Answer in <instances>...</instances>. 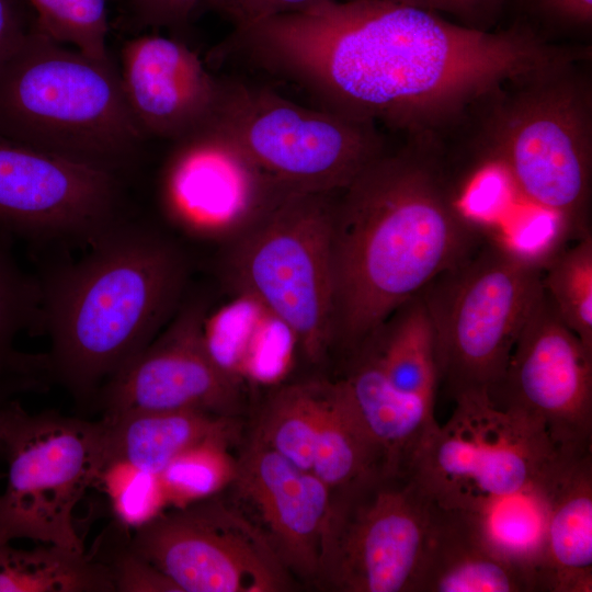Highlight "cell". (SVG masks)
<instances>
[{
    "label": "cell",
    "mask_w": 592,
    "mask_h": 592,
    "mask_svg": "<svg viewBox=\"0 0 592 592\" xmlns=\"http://www.w3.org/2000/svg\"><path fill=\"white\" fill-rule=\"evenodd\" d=\"M292 57L318 107L443 141L508 84L591 49L553 44L526 24L481 30L388 0H328L303 20Z\"/></svg>",
    "instance_id": "6da1fadb"
},
{
    "label": "cell",
    "mask_w": 592,
    "mask_h": 592,
    "mask_svg": "<svg viewBox=\"0 0 592 592\" xmlns=\"http://www.w3.org/2000/svg\"><path fill=\"white\" fill-rule=\"evenodd\" d=\"M462 214L443 144L409 137L339 192L333 350L349 356L403 303L481 242Z\"/></svg>",
    "instance_id": "7a4b0ae2"
},
{
    "label": "cell",
    "mask_w": 592,
    "mask_h": 592,
    "mask_svg": "<svg viewBox=\"0 0 592 592\" xmlns=\"http://www.w3.org/2000/svg\"><path fill=\"white\" fill-rule=\"evenodd\" d=\"M83 258L41 287L39 330L53 380L87 400L177 312L186 281L181 251L138 226L96 236Z\"/></svg>",
    "instance_id": "3957f363"
},
{
    "label": "cell",
    "mask_w": 592,
    "mask_h": 592,
    "mask_svg": "<svg viewBox=\"0 0 592 592\" xmlns=\"http://www.w3.org/2000/svg\"><path fill=\"white\" fill-rule=\"evenodd\" d=\"M585 60L513 82L487 98L448 137L471 168L496 170L516 206L556 216L571 237L590 232L592 81Z\"/></svg>",
    "instance_id": "277c9868"
},
{
    "label": "cell",
    "mask_w": 592,
    "mask_h": 592,
    "mask_svg": "<svg viewBox=\"0 0 592 592\" xmlns=\"http://www.w3.org/2000/svg\"><path fill=\"white\" fill-rule=\"evenodd\" d=\"M0 136L114 173L145 139L112 62L35 24L0 64Z\"/></svg>",
    "instance_id": "5b68a950"
},
{
    "label": "cell",
    "mask_w": 592,
    "mask_h": 592,
    "mask_svg": "<svg viewBox=\"0 0 592 592\" xmlns=\"http://www.w3.org/2000/svg\"><path fill=\"white\" fill-rule=\"evenodd\" d=\"M338 194H287L229 240L225 259L228 281L280 322L310 363L333 350Z\"/></svg>",
    "instance_id": "8992f818"
},
{
    "label": "cell",
    "mask_w": 592,
    "mask_h": 592,
    "mask_svg": "<svg viewBox=\"0 0 592 592\" xmlns=\"http://www.w3.org/2000/svg\"><path fill=\"white\" fill-rule=\"evenodd\" d=\"M543 269L490 237L421 291L439 380L454 398L487 394L500 380L542 288Z\"/></svg>",
    "instance_id": "52a82bcc"
},
{
    "label": "cell",
    "mask_w": 592,
    "mask_h": 592,
    "mask_svg": "<svg viewBox=\"0 0 592 592\" xmlns=\"http://www.w3.org/2000/svg\"><path fill=\"white\" fill-rule=\"evenodd\" d=\"M102 423L29 412L15 399L0 409V543L29 538L86 550L75 510L102 468Z\"/></svg>",
    "instance_id": "ba28073f"
},
{
    "label": "cell",
    "mask_w": 592,
    "mask_h": 592,
    "mask_svg": "<svg viewBox=\"0 0 592 592\" xmlns=\"http://www.w3.org/2000/svg\"><path fill=\"white\" fill-rule=\"evenodd\" d=\"M220 83L212 121L291 192H340L386 150L374 124L304 106L241 80L220 78Z\"/></svg>",
    "instance_id": "9c48e42d"
},
{
    "label": "cell",
    "mask_w": 592,
    "mask_h": 592,
    "mask_svg": "<svg viewBox=\"0 0 592 592\" xmlns=\"http://www.w3.org/2000/svg\"><path fill=\"white\" fill-rule=\"evenodd\" d=\"M433 500L410 474H382L332 491L317 588L414 592Z\"/></svg>",
    "instance_id": "30bf717a"
},
{
    "label": "cell",
    "mask_w": 592,
    "mask_h": 592,
    "mask_svg": "<svg viewBox=\"0 0 592 592\" xmlns=\"http://www.w3.org/2000/svg\"><path fill=\"white\" fill-rule=\"evenodd\" d=\"M454 399L452 417L431 434L409 470L436 503L465 508L480 497L517 491L563 459L539 425L496 408L486 392Z\"/></svg>",
    "instance_id": "8fae6325"
},
{
    "label": "cell",
    "mask_w": 592,
    "mask_h": 592,
    "mask_svg": "<svg viewBox=\"0 0 592 592\" xmlns=\"http://www.w3.org/2000/svg\"><path fill=\"white\" fill-rule=\"evenodd\" d=\"M129 544L179 592H286L297 583L257 526L218 492L162 511Z\"/></svg>",
    "instance_id": "7c38bea8"
},
{
    "label": "cell",
    "mask_w": 592,
    "mask_h": 592,
    "mask_svg": "<svg viewBox=\"0 0 592 592\" xmlns=\"http://www.w3.org/2000/svg\"><path fill=\"white\" fill-rule=\"evenodd\" d=\"M487 396L496 408L539 425L560 457L591 454L592 350L565 325L543 286Z\"/></svg>",
    "instance_id": "4fadbf2b"
},
{
    "label": "cell",
    "mask_w": 592,
    "mask_h": 592,
    "mask_svg": "<svg viewBox=\"0 0 592 592\" xmlns=\"http://www.w3.org/2000/svg\"><path fill=\"white\" fill-rule=\"evenodd\" d=\"M173 143L160 198L168 218L192 236L231 240L292 193L212 119Z\"/></svg>",
    "instance_id": "5bb4252c"
},
{
    "label": "cell",
    "mask_w": 592,
    "mask_h": 592,
    "mask_svg": "<svg viewBox=\"0 0 592 592\" xmlns=\"http://www.w3.org/2000/svg\"><path fill=\"white\" fill-rule=\"evenodd\" d=\"M200 303L178 309L156 338L100 389L102 417L133 411L196 410L238 419L242 377L210 353Z\"/></svg>",
    "instance_id": "9a60e30c"
},
{
    "label": "cell",
    "mask_w": 592,
    "mask_h": 592,
    "mask_svg": "<svg viewBox=\"0 0 592 592\" xmlns=\"http://www.w3.org/2000/svg\"><path fill=\"white\" fill-rule=\"evenodd\" d=\"M116 173L0 136V229L95 238L117 223Z\"/></svg>",
    "instance_id": "2e32d148"
},
{
    "label": "cell",
    "mask_w": 592,
    "mask_h": 592,
    "mask_svg": "<svg viewBox=\"0 0 592 592\" xmlns=\"http://www.w3.org/2000/svg\"><path fill=\"white\" fill-rule=\"evenodd\" d=\"M224 488L293 578L316 587L331 490L252 436Z\"/></svg>",
    "instance_id": "e0dca14e"
},
{
    "label": "cell",
    "mask_w": 592,
    "mask_h": 592,
    "mask_svg": "<svg viewBox=\"0 0 592 592\" xmlns=\"http://www.w3.org/2000/svg\"><path fill=\"white\" fill-rule=\"evenodd\" d=\"M119 77L145 136L175 141L208 123L219 102L220 78L179 38L159 34L132 38L122 50Z\"/></svg>",
    "instance_id": "ac0fdd59"
},
{
    "label": "cell",
    "mask_w": 592,
    "mask_h": 592,
    "mask_svg": "<svg viewBox=\"0 0 592 592\" xmlns=\"http://www.w3.org/2000/svg\"><path fill=\"white\" fill-rule=\"evenodd\" d=\"M335 380L358 423L382 454L389 474L409 473L436 430L434 403L398 391L364 349L350 354Z\"/></svg>",
    "instance_id": "d6986e66"
},
{
    "label": "cell",
    "mask_w": 592,
    "mask_h": 592,
    "mask_svg": "<svg viewBox=\"0 0 592 592\" xmlns=\"http://www.w3.org/2000/svg\"><path fill=\"white\" fill-rule=\"evenodd\" d=\"M414 592H533V589L520 570L488 546L465 510L433 500Z\"/></svg>",
    "instance_id": "ffe728a7"
},
{
    "label": "cell",
    "mask_w": 592,
    "mask_h": 592,
    "mask_svg": "<svg viewBox=\"0 0 592 592\" xmlns=\"http://www.w3.org/2000/svg\"><path fill=\"white\" fill-rule=\"evenodd\" d=\"M100 421L102 468L125 462L157 475L194 447L216 444L227 448L239 430L238 419L196 410L133 411Z\"/></svg>",
    "instance_id": "44dd1931"
},
{
    "label": "cell",
    "mask_w": 592,
    "mask_h": 592,
    "mask_svg": "<svg viewBox=\"0 0 592 592\" xmlns=\"http://www.w3.org/2000/svg\"><path fill=\"white\" fill-rule=\"evenodd\" d=\"M543 591H592V457L562 460L549 482Z\"/></svg>",
    "instance_id": "7402d4cb"
},
{
    "label": "cell",
    "mask_w": 592,
    "mask_h": 592,
    "mask_svg": "<svg viewBox=\"0 0 592 592\" xmlns=\"http://www.w3.org/2000/svg\"><path fill=\"white\" fill-rule=\"evenodd\" d=\"M560 463L517 491L480 497L458 508L471 516L488 546L528 579L533 592L543 591L549 482Z\"/></svg>",
    "instance_id": "603a6c76"
},
{
    "label": "cell",
    "mask_w": 592,
    "mask_h": 592,
    "mask_svg": "<svg viewBox=\"0 0 592 592\" xmlns=\"http://www.w3.org/2000/svg\"><path fill=\"white\" fill-rule=\"evenodd\" d=\"M361 348L398 391L434 403L439 384L434 333L421 292L397 308Z\"/></svg>",
    "instance_id": "cb8c5ba5"
},
{
    "label": "cell",
    "mask_w": 592,
    "mask_h": 592,
    "mask_svg": "<svg viewBox=\"0 0 592 592\" xmlns=\"http://www.w3.org/2000/svg\"><path fill=\"white\" fill-rule=\"evenodd\" d=\"M0 592H115L94 553L54 544L20 549L0 543Z\"/></svg>",
    "instance_id": "d4e9b609"
},
{
    "label": "cell",
    "mask_w": 592,
    "mask_h": 592,
    "mask_svg": "<svg viewBox=\"0 0 592 592\" xmlns=\"http://www.w3.org/2000/svg\"><path fill=\"white\" fill-rule=\"evenodd\" d=\"M311 473L331 491L350 489L389 474L382 454L358 423L335 380H328Z\"/></svg>",
    "instance_id": "484cf974"
},
{
    "label": "cell",
    "mask_w": 592,
    "mask_h": 592,
    "mask_svg": "<svg viewBox=\"0 0 592 592\" xmlns=\"http://www.w3.org/2000/svg\"><path fill=\"white\" fill-rule=\"evenodd\" d=\"M327 386L328 380H306L280 387L263 406L252 437L311 471Z\"/></svg>",
    "instance_id": "4316f807"
},
{
    "label": "cell",
    "mask_w": 592,
    "mask_h": 592,
    "mask_svg": "<svg viewBox=\"0 0 592 592\" xmlns=\"http://www.w3.org/2000/svg\"><path fill=\"white\" fill-rule=\"evenodd\" d=\"M41 286L25 275L0 241V382L26 390L32 354L14 348L24 330L39 329Z\"/></svg>",
    "instance_id": "83f0119b"
},
{
    "label": "cell",
    "mask_w": 592,
    "mask_h": 592,
    "mask_svg": "<svg viewBox=\"0 0 592 592\" xmlns=\"http://www.w3.org/2000/svg\"><path fill=\"white\" fill-rule=\"evenodd\" d=\"M542 286L565 325L592 350V236L560 249L544 266Z\"/></svg>",
    "instance_id": "f1b7e54d"
},
{
    "label": "cell",
    "mask_w": 592,
    "mask_h": 592,
    "mask_svg": "<svg viewBox=\"0 0 592 592\" xmlns=\"http://www.w3.org/2000/svg\"><path fill=\"white\" fill-rule=\"evenodd\" d=\"M35 26L52 39L99 60L111 61L106 37L107 0H26Z\"/></svg>",
    "instance_id": "f546056e"
},
{
    "label": "cell",
    "mask_w": 592,
    "mask_h": 592,
    "mask_svg": "<svg viewBox=\"0 0 592 592\" xmlns=\"http://www.w3.org/2000/svg\"><path fill=\"white\" fill-rule=\"evenodd\" d=\"M95 486L106 492L115 521L138 528L163 511L167 498L157 474L125 462L103 466Z\"/></svg>",
    "instance_id": "4dcf8cb0"
},
{
    "label": "cell",
    "mask_w": 592,
    "mask_h": 592,
    "mask_svg": "<svg viewBox=\"0 0 592 592\" xmlns=\"http://www.w3.org/2000/svg\"><path fill=\"white\" fill-rule=\"evenodd\" d=\"M225 451L226 447L220 445L204 444L173 459L159 474L167 501L181 506L225 487L232 463L227 462Z\"/></svg>",
    "instance_id": "1f68e13d"
},
{
    "label": "cell",
    "mask_w": 592,
    "mask_h": 592,
    "mask_svg": "<svg viewBox=\"0 0 592 592\" xmlns=\"http://www.w3.org/2000/svg\"><path fill=\"white\" fill-rule=\"evenodd\" d=\"M115 524L93 551L113 579L115 592H179L163 573L140 557L129 544L128 528Z\"/></svg>",
    "instance_id": "d6a6232c"
},
{
    "label": "cell",
    "mask_w": 592,
    "mask_h": 592,
    "mask_svg": "<svg viewBox=\"0 0 592 592\" xmlns=\"http://www.w3.org/2000/svg\"><path fill=\"white\" fill-rule=\"evenodd\" d=\"M323 0H206L204 4L229 20L234 29L308 9Z\"/></svg>",
    "instance_id": "836d02e7"
},
{
    "label": "cell",
    "mask_w": 592,
    "mask_h": 592,
    "mask_svg": "<svg viewBox=\"0 0 592 592\" xmlns=\"http://www.w3.org/2000/svg\"><path fill=\"white\" fill-rule=\"evenodd\" d=\"M206 0H128L133 22L139 27L179 31Z\"/></svg>",
    "instance_id": "e575fe53"
},
{
    "label": "cell",
    "mask_w": 592,
    "mask_h": 592,
    "mask_svg": "<svg viewBox=\"0 0 592 592\" xmlns=\"http://www.w3.org/2000/svg\"><path fill=\"white\" fill-rule=\"evenodd\" d=\"M420 8L439 14L446 13L459 23L489 30L491 22L500 13L506 0H388Z\"/></svg>",
    "instance_id": "d590c367"
},
{
    "label": "cell",
    "mask_w": 592,
    "mask_h": 592,
    "mask_svg": "<svg viewBox=\"0 0 592 592\" xmlns=\"http://www.w3.org/2000/svg\"><path fill=\"white\" fill-rule=\"evenodd\" d=\"M542 18L559 25L584 27L592 23V0H525Z\"/></svg>",
    "instance_id": "8d00e7d4"
},
{
    "label": "cell",
    "mask_w": 592,
    "mask_h": 592,
    "mask_svg": "<svg viewBox=\"0 0 592 592\" xmlns=\"http://www.w3.org/2000/svg\"><path fill=\"white\" fill-rule=\"evenodd\" d=\"M34 24L29 26L25 23L18 0H0V64L19 46Z\"/></svg>",
    "instance_id": "74e56055"
},
{
    "label": "cell",
    "mask_w": 592,
    "mask_h": 592,
    "mask_svg": "<svg viewBox=\"0 0 592 592\" xmlns=\"http://www.w3.org/2000/svg\"><path fill=\"white\" fill-rule=\"evenodd\" d=\"M16 395V391L12 386L0 382V409Z\"/></svg>",
    "instance_id": "f35d334b"
},
{
    "label": "cell",
    "mask_w": 592,
    "mask_h": 592,
    "mask_svg": "<svg viewBox=\"0 0 592 592\" xmlns=\"http://www.w3.org/2000/svg\"><path fill=\"white\" fill-rule=\"evenodd\" d=\"M1 464V463H0ZM3 477L2 471L0 470V479Z\"/></svg>",
    "instance_id": "ab89813d"
}]
</instances>
